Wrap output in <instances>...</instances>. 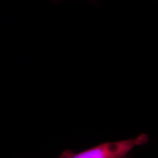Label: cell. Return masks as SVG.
Instances as JSON below:
<instances>
[{
    "label": "cell",
    "instance_id": "6da1fadb",
    "mask_svg": "<svg viewBox=\"0 0 158 158\" xmlns=\"http://www.w3.org/2000/svg\"><path fill=\"white\" fill-rule=\"evenodd\" d=\"M148 142V136L141 134L130 139L106 142L81 152L66 150L59 158H123L134 147L145 145Z\"/></svg>",
    "mask_w": 158,
    "mask_h": 158
},
{
    "label": "cell",
    "instance_id": "7a4b0ae2",
    "mask_svg": "<svg viewBox=\"0 0 158 158\" xmlns=\"http://www.w3.org/2000/svg\"><path fill=\"white\" fill-rule=\"evenodd\" d=\"M53 1H60V0H52Z\"/></svg>",
    "mask_w": 158,
    "mask_h": 158
},
{
    "label": "cell",
    "instance_id": "3957f363",
    "mask_svg": "<svg viewBox=\"0 0 158 158\" xmlns=\"http://www.w3.org/2000/svg\"><path fill=\"white\" fill-rule=\"evenodd\" d=\"M124 158H127V157H124Z\"/></svg>",
    "mask_w": 158,
    "mask_h": 158
}]
</instances>
